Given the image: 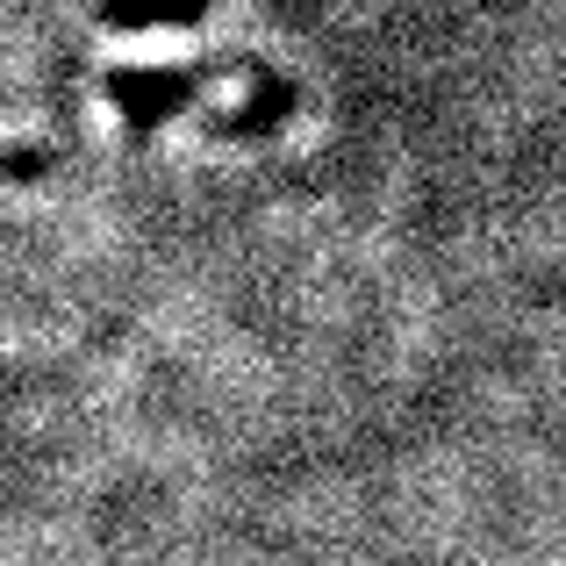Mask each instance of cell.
<instances>
[{
  "label": "cell",
  "instance_id": "6da1fadb",
  "mask_svg": "<svg viewBox=\"0 0 566 566\" xmlns=\"http://www.w3.org/2000/svg\"><path fill=\"white\" fill-rule=\"evenodd\" d=\"M216 0H101V22L108 29H187Z\"/></svg>",
  "mask_w": 566,
  "mask_h": 566
},
{
  "label": "cell",
  "instance_id": "7a4b0ae2",
  "mask_svg": "<svg viewBox=\"0 0 566 566\" xmlns=\"http://www.w3.org/2000/svg\"><path fill=\"white\" fill-rule=\"evenodd\" d=\"M43 380H57L51 366H0V395H29V387H43Z\"/></svg>",
  "mask_w": 566,
  "mask_h": 566
}]
</instances>
